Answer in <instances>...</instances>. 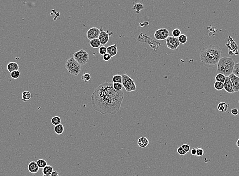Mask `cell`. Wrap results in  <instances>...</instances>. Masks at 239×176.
<instances>
[{
  "mask_svg": "<svg viewBox=\"0 0 239 176\" xmlns=\"http://www.w3.org/2000/svg\"><path fill=\"white\" fill-rule=\"evenodd\" d=\"M123 90L117 91L113 83L106 81L97 87L91 95V104L94 110L106 116L119 112L124 99Z\"/></svg>",
  "mask_w": 239,
  "mask_h": 176,
  "instance_id": "1",
  "label": "cell"
},
{
  "mask_svg": "<svg viewBox=\"0 0 239 176\" xmlns=\"http://www.w3.org/2000/svg\"><path fill=\"white\" fill-rule=\"evenodd\" d=\"M222 50L219 46L209 45L203 48L200 54V62L205 66L212 67L218 64L221 59Z\"/></svg>",
  "mask_w": 239,
  "mask_h": 176,
  "instance_id": "2",
  "label": "cell"
},
{
  "mask_svg": "<svg viewBox=\"0 0 239 176\" xmlns=\"http://www.w3.org/2000/svg\"><path fill=\"white\" fill-rule=\"evenodd\" d=\"M235 61L230 57H221L217 64V72L222 74L226 77L233 73L235 66Z\"/></svg>",
  "mask_w": 239,
  "mask_h": 176,
  "instance_id": "3",
  "label": "cell"
},
{
  "mask_svg": "<svg viewBox=\"0 0 239 176\" xmlns=\"http://www.w3.org/2000/svg\"><path fill=\"white\" fill-rule=\"evenodd\" d=\"M65 67L69 73L73 76L78 75L82 69V66L74 59L73 57H71L66 61Z\"/></svg>",
  "mask_w": 239,
  "mask_h": 176,
  "instance_id": "4",
  "label": "cell"
},
{
  "mask_svg": "<svg viewBox=\"0 0 239 176\" xmlns=\"http://www.w3.org/2000/svg\"><path fill=\"white\" fill-rule=\"evenodd\" d=\"M123 86H124L125 89L128 92H134L136 90V86L135 81L132 79L131 77L126 74H123L122 75Z\"/></svg>",
  "mask_w": 239,
  "mask_h": 176,
  "instance_id": "5",
  "label": "cell"
},
{
  "mask_svg": "<svg viewBox=\"0 0 239 176\" xmlns=\"http://www.w3.org/2000/svg\"><path fill=\"white\" fill-rule=\"evenodd\" d=\"M73 58L81 66L85 65L89 62V53L84 50H80L73 54Z\"/></svg>",
  "mask_w": 239,
  "mask_h": 176,
  "instance_id": "6",
  "label": "cell"
},
{
  "mask_svg": "<svg viewBox=\"0 0 239 176\" xmlns=\"http://www.w3.org/2000/svg\"><path fill=\"white\" fill-rule=\"evenodd\" d=\"M169 37V30L165 28H161L157 29L154 34V37L158 41L167 40Z\"/></svg>",
  "mask_w": 239,
  "mask_h": 176,
  "instance_id": "7",
  "label": "cell"
},
{
  "mask_svg": "<svg viewBox=\"0 0 239 176\" xmlns=\"http://www.w3.org/2000/svg\"><path fill=\"white\" fill-rule=\"evenodd\" d=\"M99 29L100 31V35L98 37L99 40L100 41L101 44L104 46L108 42L109 37L113 34V32L108 33V31H105L101 26Z\"/></svg>",
  "mask_w": 239,
  "mask_h": 176,
  "instance_id": "8",
  "label": "cell"
},
{
  "mask_svg": "<svg viewBox=\"0 0 239 176\" xmlns=\"http://www.w3.org/2000/svg\"><path fill=\"white\" fill-rule=\"evenodd\" d=\"M167 47L171 50H176L180 45V43L178 38L174 37H169L166 40Z\"/></svg>",
  "mask_w": 239,
  "mask_h": 176,
  "instance_id": "9",
  "label": "cell"
},
{
  "mask_svg": "<svg viewBox=\"0 0 239 176\" xmlns=\"http://www.w3.org/2000/svg\"><path fill=\"white\" fill-rule=\"evenodd\" d=\"M100 33L99 28L95 27L91 28L87 32V37L90 41L95 39L98 38Z\"/></svg>",
  "mask_w": 239,
  "mask_h": 176,
  "instance_id": "10",
  "label": "cell"
},
{
  "mask_svg": "<svg viewBox=\"0 0 239 176\" xmlns=\"http://www.w3.org/2000/svg\"><path fill=\"white\" fill-rule=\"evenodd\" d=\"M224 89L230 94H234V88L229 76L226 77L224 82Z\"/></svg>",
  "mask_w": 239,
  "mask_h": 176,
  "instance_id": "11",
  "label": "cell"
},
{
  "mask_svg": "<svg viewBox=\"0 0 239 176\" xmlns=\"http://www.w3.org/2000/svg\"><path fill=\"white\" fill-rule=\"evenodd\" d=\"M234 88V92H237L239 91V78L232 73L229 76Z\"/></svg>",
  "mask_w": 239,
  "mask_h": 176,
  "instance_id": "12",
  "label": "cell"
},
{
  "mask_svg": "<svg viewBox=\"0 0 239 176\" xmlns=\"http://www.w3.org/2000/svg\"><path fill=\"white\" fill-rule=\"evenodd\" d=\"M28 169L32 174H36L39 171V167L37 165L36 162L32 161L28 165Z\"/></svg>",
  "mask_w": 239,
  "mask_h": 176,
  "instance_id": "13",
  "label": "cell"
},
{
  "mask_svg": "<svg viewBox=\"0 0 239 176\" xmlns=\"http://www.w3.org/2000/svg\"><path fill=\"white\" fill-rule=\"evenodd\" d=\"M107 53L111 56V57H113L117 55L118 53V48L116 44H113L110 45L107 47Z\"/></svg>",
  "mask_w": 239,
  "mask_h": 176,
  "instance_id": "14",
  "label": "cell"
},
{
  "mask_svg": "<svg viewBox=\"0 0 239 176\" xmlns=\"http://www.w3.org/2000/svg\"><path fill=\"white\" fill-rule=\"evenodd\" d=\"M149 140L146 137H142L141 138H139L137 142V144L141 148H145L148 145Z\"/></svg>",
  "mask_w": 239,
  "mask_h": 176,
  "instance_id": "15",
  "label": "cell"
},
{
  "mask_svg": "<svg viewBox=\"0 0 239 176\" xmlns=\"http://www.w3.org/2000/svg\"><path fill=\"white\" fill-rule=\"evenodd\" d=\"M19 66L17 62H10L7 64V70L10 73L15 71H19Z\"/></svg>",
  "mask_w": 239,
  "mask_h": 176,
  "instance_id": "16",
  "label": "cell"
},
{
  "mask_svg": "<svg viewBox=\"0 0 239 176\" xmlns=\"http://www.w3.org/2000/svg\"><path fill=\"white\" fill-rule=\"evenodd\" d=\"M217 108L219 112L221 113L226 112L228 110V104L225 102H221L218 105Z\"/></svg>",
  "mask_w": 239,
  "mask_h": 176,
  "instance_id": "17",
  "label": "cell"
},
{
  "mask_svg": "<svg viewBox=\"0 0 239 176\" xmlns=\"http://www.w3.org/2000/svg\"><path fill=\"white\" fill-rule=\"evenodd\" d=\"M145 8V6L143 4L140 3H137L134 5L132 7V9L136 13L139 14Z\"/></svg>",
  "mask_w": 239,
  "mask_h": 176,
  "instance_id": "18",
  "label": "cell"
},
{
  "mask_svg": "<svg viewBox=\"0 0 239 176\" xmlns=\"http://www.w3.org/2000/svg\"><path fill=\"white\" fill-rule=\"evenodd\" d=\"M90 44L92 47L93 48H99L101 46V43L98 38L95 39L90 41Z\"/></svg>",
  "mask_w": 239,
  "mask_h": 176,
  "instance_id": "19",
  "label": "cell"
},
{
  "mask_svg": "<svg viewBox=\"0 0 239 176\" xmlns=\"http://www.w3.org/2000/svg\"><path fill=\"white\" fill-rule=\"evenodd\" d=\"M54 169L52 166L47 165L42 170V172L44 175H50L54 172Z\"/></svg>",
  "mask_w": 239,
  "mask_h": 176,
  "instance_id": "20",
  "label": "cell"
},
{
  "mask_svg": "<svg viewBox=\"0 0 239 176\" xmlns=\"http://www.w3.org/2000/svg\"><path fill=\"white\" fill-rule=\"evenodd\" d=\"M54 130H55L56 134L60 135H62V134H63L64 130V127L63 125L61 123V124L55 127Z\"/></svg>",
  "mask_w": 239,
  "mask_h": 176,
  "instance_id": "21",
  "label": "cell"
},
{
  "mask_svg": "<svg viewBox=\"0 0 239 176\" xmlns=\"http://www.w3.org/2000/svg\"><path fill=\"white\" fill-rule=\"evenodd\" d=\"M31 98V94L30 93V92L25 91L22 92V101L23 102H26L29 100H30Z\"/></svg>",
  "mask_w": 239,
  "mask_h": 176,
  "instance_id": "22",
  "label": "cell"
},
{
  "mask_svg": "<svg viewBox=\"0 0 239 176\" xmlns=\"http://www.w3.org/2000/svg\"><path fill=\"white\" fill-rule=\"evenodd\" d=\"M214 87L215 89L218 91L222 90L224 89V83L218 81H215L214 84Z\"/></svg>",
  "mask_w": 239,
  "mask_h": 176,
  "instance_id": "23",
  "label": "cell"
},
{
  "mask_svg": "<svg viewBox=\"0 0 239 176\" xmlns=\"http://www.w3.org/2000/svg\"><path fill=\"white\" fill-rule=\"evenodd\" d=\"M51 122H52V124L54 125V126H57V125L61 124V119L59 116H56L52 118V119L51 120Z\"/></svg>",
  "mask_w": 239,
  "mask_h": 176,
  "instance_id": "24",
  "label": "cell"
},
{
  "mask_svg": "<svg viewBox=\"0 0 239 176\" xmlns=\"http://www.w3.org/2000/svg\"><path fill=\"white\" fill-rule=\"evenodd\" d=\"M113 83H122V76L121 75H115L113 77Z\"/></svg>",
  "mask_w": 239,
  "mask_h": 176,
  "instance_id": "25",
  "label": "cell"
},
{
  "mask_svg": "<svg viewBox=\"0 0 239 176\" xmlns=\"http://www.w3.org/2000/svg\"><path fill=\"white\" fill-rule=\"evenodd\" d=\"M225 79H226V76L222 74H218L215 77L216 81H218V82H220L223 83L225 80Z\"/></svg>",
  "mask_w": 239,
  "mask_h": 176,
  "instance_id": "26",
  "label": "cell"
},
{
  "mask_svg": "<svg viewBox=\"0 0 239 176\" xmlns=\"http://www.w3.org/2000/svg\"><path fill=\"white\" fill-rule=\"evenodd\" d=\"M36 162H37V165L38 166L39 168H41V169H43L47 165V162L43 159L38 160Z\"/></svg>",
  "mask_w": 239,
  "mask_h": 176,
  "instance_id": "27",
  "label": "cell"
},
{
  "mask_svg": "<svg viewBox=\"0 0 239 176\" xmlns=\"http://www.w3.org/2000/svg\"><path fill=\"white\" fill-rule=\"evenodd\" d=\"M178 40L179 41L180 43L182 44H185L187 42V37L184 34H181L179 37H178Z\"/></svg>",
  "mask_w": 239,
  "mask_h": 176,
  "instance_id": "28",
  "label": "cell"
},
{
  "mask_svg": "<svg viewBox=\"0 0 239 176\" xmlns=\"http://www.w3.org/2000/svg\"><path fill=\"white\" fill-rule=\"evenodd\" d=\"M82 80L83 81L87 82L88 81H90L91 78V76L90 74L88 73H85L83 74L82 77H81Z\"/></svg>",
  "mask_w": 239,
  "mask_h": 176,
  "instance_id": "29",
  "label": "cell"
},
{
  "mask_svg": "<svg viewBox=\"0 0 239 176\" xmlns=\"http://www.w3.org/2000/svg\"><path fill=\"white\" fill-rule=\"evenodd\" d=\"M233 74L239 78V62L235 64Z\"/></svg>",
  "mask_w": 239,
  "mask_h": 176,
  "instance_id": "30",
  "label": "cell"
},
{
  "mask_svg": "<svg viewBox=\"0 0 239 176\" xmlns=\"http://www.w3.org/2000/svg\"><path fill=\"white\" fill-rule=\"evenodd\" d=\"M172 35L173 37L178 38L181 35V31L179 29H175L172 31Z\"/></svg>",
  "mask_w": 239,
  "mask_h": 176,
  "instance_id": "31",
  "label": "cell"
},
{
  "mask_svg": "<svg viewBox=\"0 0 239 176\" xmlns=\"http://www.w3.org/2000/svg\"><path fill=\"white\" fill-rule=\"evenodd\" d=\"M98 52L99 54L103 56L106 54V53H107V47L104 46H100V47L99 48Z\"/></svg>",
  "mask_w": 239,
  "mask_h": 176,
  "instance_id": "32",
  "label": "cell"
},
{
  "mask_svg": "<svg viewBox=\"0 0 239 176\" xmlns=\"http://www.w3.org/2000/svg\"><path fill=\"white\" fill-rule=\"evenodd\" d=\"M10 75H11V77H12V78H13L14 79H17L19 77V76H20V72L19 71H15L12 72H11V74H10Z\"/></svg>",
  "mask_w": 239,
  "mask_h": 176,
  "instance_id": "33",
  "label": "cell"
},
{
  "mask_svg": "<svg viewBox=\"0 0 239 176\" xmlns=\"http://www.w3.org/2000/svg\"><path fill=\"white\" fill-rule=\"evenodd\" d=\"M113 87L117 91L122 90L123 85L122 83H113Z\"/></svg>",
  "mask_w": 239,
  "mask_h": 176,
  "instance_id": "34",
  "label": "cell"
},
{
  "mask_svg": "<svg viewBox=\"0 0 239 176\" xmlns=\"http://www.w3.org/2000/svg\"><path fill=\"white\" fill-rule=\"evenodd\" d=\"M204 151L203 149L201 148H197V155L196 156L199 157H202L204 156Z\"/></svg>",
  "mask_w": 239,
  "mask_h": 176,
  "instance_id": "35",
  "label": "cell"
},
{
  "mask_svg": "<svg viewBox=\"0 0 239 176\" xmlns=\"http://www.w3.org/2000/svg\"><path fill=\"white\" fill-rule=\"evenodd\" d=\"M181 147H182L184 150L185 151L186 153L189 152L190 149V146H189V145H188V144H183V145L181 146Z\"/></svg>",
  "mask_w": 239,
  "mask_h": 176,
  "instance_id": "36",
  "label": "cell"
},
{
  "mask_svg": "<svg viewBox=\"0 0 239 176\" xmlns=\"http://www.w3.org/2000/svg\"><path fill=\"white\" fill-rule=\"evenodd\" d=\"M111 55L108 54V53H106V54L102 56V59H103V61L105 62H108V61L111 59Z\"/></svg>",
  "mask_w": 239,
  "mask_h": 176,
  "instance_id": "37",
  "label": "cell"
},
{
  "mask_svg": "<svg viewBox=\"0 0 239 176\" xmlns=\"http://www.w3.org/2000/svg\"><path fill=\"white\" fill-rule=\"evenodd\" d=\"M177 152L178 153V154H180L181 155H185V154L187 153L184 150L183 148L181 147V146L179 147V148L177 149Z\"/></svg>",
  "mask_w": 239,
  "mask_h": 176,
  "instance_id": "38",
  "label": "cell"
},
{
  "mask_svg": "<svg viewBox=\"0 0 239 176\" xmlns=\"http://www.w3.org/2000/svg\"><path fill=\"white\" fill-rule=\"evenodd\" d=\"M231 113L234 116H237L239 114V110L237 109H233L231 110Z\"/></svg>",
  "mask_w": 239,
  "mask_h": 176,
  "instance_id": "39",
  "label": "cell"
},
{
  "mask_svg": "<svg viewBox=\"0 0 239 176\" xmlns=\"http://www.w3.org/2000/svg\"><path fill=\"white\" fill-rule=\"evenodd\" d=\"M197 148H192L191 149V153L193 156H196L197 155Z\"/></svg>",
  "mask_w": 239,
  "mask_h": 176,
  "instance_id": "40",
  "label": "cell"
},
{
  "mask_svg": "<svg viewBox=\"0 0 239 176\" xmlns=\"http://www.w3.org/2000/svg\"><path fill=\"white\" fill-rule=\"evenodd\" d=\"M42 176H59V173H58L57 171H54L52 174L50 175H43Z\"/></svg>",
  "mask_w": 239,
  "mask_h": 176,
  "instance_id": "41",
  "label": "cell"
},
{
  "mask_svg": "<svg viewBox=\"0 0 239 176\" xmlns=\"http://www.w3.org/2000/svg\"><path fill=\"white\" fill-rule=\"evenodd\" d=\"M236 144H237V147H238V148H239V139L238 140Z\"/></svg>",
  "mask_w": 239,
  "mask_h": 176,
  "instance_id": "42",
  "label": "cell"
},
{
  "mask_svg": "<svg viewBox=\"0 0 239 176\" xmlns=\"http://www.w3.org/2000/svg\"></svg>",
  "mask_w": 239,
  "mask_h": 176,
  "instance_id": "43",
  "label": "cell"
}]
</instances>
